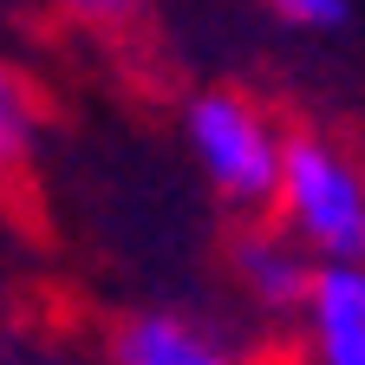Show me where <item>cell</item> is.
Masks as SVG:
<instances>
[{"label":"cell","instance_id":"obj_6","mask_svg":"<svg viewBox=\"0 0 365 365\" xmlns=\"http://www.w3.org/2000/svg\"><path fill=\"white\" fill-rule=\"evenodd\" d=\"M33 150V91L14 66H0V170H14Z\"/></svg>","mask_w":365,"mask_h":365},{"label":"cell","instance_id":"obj_4","mask_svg":"<svg viewBox=\"0 0 365 365\" xmlns=\"http://www.w3.org/2000/svg\"><path fill=\"white\" fill-rule=\"evenodd\" d=\"M105 365H248L209 319L176 313V307H137L124 313L111 339H105Z\"/></svg>","mask_w":365,"mask_h":365},{"label":"cell","instance_id":"obj_8","mask_svg":"<svg viewBox=\"0 0 365 365\" xmlns=\"http://www.w3.org/2000/svg\"><path fill=\"white\" fill-rule=\"evenodd\" d=\"M53 7L72 14V20H85V26H130L144 0H53Z\"/></svg>","mask_w":365,"mask_h":365},{"label":"cell","instance_id":"obj_5","mask_svg":"<svg viewBox=\"0 0 365 365\" xmlns=\"http://www.w3.org/2000/svg\"><path fill=\"white\" fill-rule=\"evenodd\" d=\"M300 365H365V261H327L300 307Z\"/></svg>","mask_w":365,"mask_h":365},{"label":"cell","instance_id":"obj_1","mask_svg":"<svg viewBox=\"0 0 365 365\" xmlns=\"http://www.w3.org/2000/svg\"><path fill=\"white\" fill-rule=\"evenodd\" d=\"M287 137L294 130L274 124V111L261 98L228 91V85H209L182 105V150L196 157V176L235 215H274Z\"/></svg>","mask_w":365,"mask_h":365},{"label":"cell","instance_id":"obj_3","mask_svg":"<svg viewBox=\"0 0 365 365\" xmlns=\"http://www.w3.org/2000/svg\"><path fill=\"white\" fill-rule=\"evenodd\" d=\"M228 274H235V287H242V300L255 313L300 319V307H307V294L319 281V261L287 235L281 222H261V228H248V235L228 248Z\"/></svg>","mask_w":365,"mask_h":365},{"label":"cell","instance_id":"obj_2","mask_svg":"<svg viewBox=\"0 0 365 365\" xmlns=\"http://www.w3.org/2000/svg\"><path fill=\"white\" fill-rule=\"evenodd\" d=\"M274 222L327 267V261H365V163L327 130H294L281 163Z\"/></svg>","mask_w":365,"mask_h":365},{"label":"cell","instance_id":"obj_7","mask_svg":"<svg viewBox=\"0 0 365 365\" xmlns=\"http://www.w3.org/2000/svg\"><path fill=\"white\" fill-rule=\"evenodd\" d=\"M267 7L300 33H346L352 26V0H267Z\"/></svg>","mask_w":365,"mask_h":365}]
</instances>
